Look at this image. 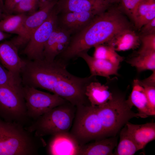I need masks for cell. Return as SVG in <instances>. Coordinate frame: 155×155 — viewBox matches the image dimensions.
<instances>
[{"instance_id": "obj_1", "label": "cell", "mask_w": 155, "mask_h": 155, "mask_svg": "<svg viewBox=\"0 0 155 155\" xmlns=\"http://www.w3.org/2000/svg\"><path fill=\"white\" fill-rule=\"evenodd\" d=\"M126 18L118 8H112L96 15L72 37L62 55L70 60L93 47L107 42L119 32L130 28Z\"/></svg>"}, {"instance_id": "obj_2", "label": "cell", "mask_w": 155, "mask_h": 155, "mask_svg": "<svg viewBox=\"0 0 155 155\" xmlns=\"http://www.w3.org/2000/svg\"><path fill=\"white\" fill-rule=\"evenodd\" d=\"M67 66L59 59L26 61L21 74L22 83L24 86L52 92L53 89L61 85L65 81Z\"/></svg>"}, {"instance_id": "obj_3", "label": "cell", "mask_w": 155, "mask_h": 155, "mask_svg": "<svg viewBox=\"0 0 155 155\" xmlns=\"http://www.w3.org/2000/svg\"><path fill=\"white\" fill-rule=\"evenodd\" d=\"M76 110V107L68 102L49 110L25 128L36 136L42 137L69 132Z\"/></svg>"}, {"instance_id": "obj_4", "label": "cell", "mask_w": 155, "mask_h": 155, "mask_svg": "<svg viewBox=\"0 0 155 155\" xmlns=\"http://www.w3.org/2000/svg\"><path fill=\"white\" fill-rule=\"evenodd\" d=\"M46 145L42 137L36 135L24 126L9 122L7 131L0 142V155H36Z\"/></svg>"}, {"instance_id": "obj_5", "label": "cell", "mask_w": 155, "mask_h": 155, "mask_svg": "<svg viewBox=\"0 0 155 155\" xmlns=\"http://www.w3.org/2000/svg\"><path fill=\"white\" fill-rule=\"evenodd\" d=\"M96 106L98 116L108 137L115 136L131 119L148 117L133 112L127 100L120 96H113L105 104Z\"/></svg>"}, {"instance_id": "obj_6", "label": "cell", "mask_w": 155, "mask_h": 155, "mask_svg": "<svg viewBox=\"0 0 155 155\" xmlns=\"http://www.w3.org/2000/svg\"><path fill=\"white\" fill-rule=\"evenodd\" d=\"M76 110L70 133L81 146L108 137L98 116L96 106L81 105Z\"/></svg>"}, {"instance_id": "obj_7", "label": "cell", "mask_w": 155, "mask_h": 155, "mask_svg": "<svg viewBox=\"0 0 155 155\" xmlns=\"http://www.w3.org/2000/svg\"><path fill=\"white\" fill-rule=\"evenodd\" d=\"M23 86H0V117L9 122H16L24 126L31 119L23 92Z\"/></svg>"}, {"instance_id": "obj_8", "label": "cell", "mask_w": 155, "mask_h": 155, "mask_svg": "<svg viewBox=\"0 0 155 155\" xmlns=\"http://www.w3.org/2000/svg\"><path fill=\"white\" fill-rule=\"evenodd\" d=\"M22 89L28 115L33 120L53 108L68 102L55 94L32 87L24 86Z\"/></svg>"}, {"instance_id": "obj_9", "label": "cell", "mask_w": 155, "mask_h": 155, "mask_svg": "<svg viewBox=\"0 0 155 155\" xmlns=\"http://www.w3.org/2000/svg\"><path fill=\"white\" fill-rule=\"evenodd\" d=\"M58 14L55 6L48 19L31 35L23 51L29 60L43 59L45 45L58 25Z\"/></svg>"}, {"instance_id": "obj_10", "label": "cell", "mask_w": 155, "mask_h": 155, "mask_svg": "<svg viewBox=\"0 0 155 155\" xmlns=\"http://www.w3.org/2000/svg\"><path fill=\"white\" fill-rule=\"evenodd\" d=\"M57 2H50L27 16L19 34L11 40L18 49L26 44L34 32L48 19Z\"/></svg>"}, {"instance_id": "obj_11", "label": "cell", "mask_w": 155, "mask_h": 155, "mask_svg": "<svg viewBox=\"0 0 155 155\" xmlns=\"http://www.w3.org/2000/svg\"><path fill=\"white\" fill-rule=\"evenodd\" d=\"M71 34L58 24L54 30L44 48L43 59L48 61L54 60L63 52L69 43Z\"/></svg>"}, {"instance_id": "obj_12", "label": "cell", "mask_w": 155, "mask_h": 155, "mask_svg": "<svg viewBox=\"0 0 155 155\" xmlns=\"http://www.w3.org/2000/svg\"><path fill=\"white\" fill-rule=\"evenodd\" d=\"M110 5L101 0H60L55 8L59 12H90L99 14L106 11Z\"/></svg>"}, {"instance_id": "obj_13", "label": "cell", "mask_w": 155, "mask_h": 155, "mask_svg": "<svg viewBox=\"0 0 155 155\" xmlns=\"http://www.w3.org/2000/svg\"><path fill=\"white\" fill-rule=\"evenodd\" d=\"M18 49L11 40L0 43V63L15 76L21 78L26 61L19 56Z\"/></svg>"}, {"instance_id": "obj_14", "label": "cell", "mask_w": 155, "mask_h": 155, "mask_svg": "<svg viewBox=\"0 0 155 155\" xmlns=\"http://www.w3.org/2000/svg\"><path fill=\"white\" fill-rule=\"evenodd\" d=\"M80 146L69 132L52 135L48 152L52 155H79Z\"/></svg>"}, {"instance_id": "obj_15", "label": "cell", "mask_w": 155, "mask_h": 155, "mask_svg": "<svg viewBox=\"0 0 155 155\" xmlns=\"http://www.w3.org/2000/svg\"><path fill=\"white\" fill-rule=\"evenodd\" d=\"M97 15L90 12L63 13L59 18L58 17V24L71 34L76 33L86 26Z\"/></svg>"}, {"instance_id": "obj_16", "label": "cell", "mask_w": 155, "mask_h": 155, "mask_svg": "<svg viewBox=\"0 0 155 155\" xmlns=\"http://www.w3.org/2000/svg\"><path fill=\"white\" fill-rule=\"evenodd\" d=\"M78 57H81L85 61L92 76H99L108 79L111 75H119L118 71L119 65L108 61L91 56L87 52L80 53Z\"/></svg>"}, {"instance_id": "obj_17", "label": "cell", "mask_w": 155, "mask_h": 155, "mask_svg": "<svg viewBox=\"0 0 155 155\" xmlns=\"http://www.w3.org/2000/svg\"><path fill=\"white\" fill-rule=\"evenodd\" d=\"M127 132L139 150L143 149L155 139V123L135 124L129 122L125 125Z\"/></svg>"}, {"instance_id": "obj_18", "label": "cell", "mask_w": 155, "mask_h": 155, "mask_svg": "<svg viewBox=\"0 0 155 155\" xmlns=\"http://www.w3.org/2000/svg\"><path fill=\"white\" fill-rule=\"evenodd\" d=\"M117 138L112 136L80 146L79 155H112L117 146Z\"/></svg>"}, {"instance_id": "obj_19", "label": "cell", "mask_w": 155, "mask_h": 155, "mask_svg": "<svg viewBox=\"0 0 155 155\" xmlns=\"http://www.w3.org/2000/svg\"><path fill=\"white\" fill-rule=\"evenodd\" d=\"M106 43L117 52L135 49L140 45V36L130 28L119 32Z\"/></svg>"}, {"instance_id": "obj_20", "label": "cell", "mask_w": 155, "mask_h": 155, "mask_svg": "<svg viewBox=\"0 0 155 155\" xmlns=\"http://www.w3.org/2000/svg\"><path fill=\"white\" fill-rule=\"evenodd\" d=\"M90 104L92 106L103 105L111 100L113 96L108 86L102 84L96 80L90 82L85 92Z\"/></svg>"}, {"instance_id": "obj_21", "label": "cell", "mask_w": 155, "mask_h": 155, "mask_svg": "<svg viewBox=\"0 0 155 155\" xmlns=\"http://www.w3.org/2000/svg\"><path fill=\"white\" fill-rule=\"evenodd\" d=\"M127 100L131 107H136L139 113L152 116L144 90L139 80H133L132 91Z\"/></svg>"}, {"instance_id": "obj_22", "label": "cell", "mask_w": 155, "mask_h": 155, "mask_svg": "<svg viewBox=\"0 0 155 155\" xmlns=\"http://www.w3.org/2000/svg\"><path fill=\"white\" fill-rule=\"evenodd\" d=\"M155 18V0H141L135 10L133 21L135 26L140 29Z\"/></svg>"}, {"instance_id": "obj_23", "label": "cell", "mask_w": 155, "mask_h": 155, "mask_svg": "<svg viewBox=\"0 0 155 155\" xmlns=\"http://www.w3.org/2000/svg\"><path fill=\"white\" fill-rule=\"evenodd\" d=\"M5 15L0 20V30L7 33L15 34L18 35L27 16L25 13Z\"/></svg>"}, {"instance_id": "obj_24", "label": "cell", "mask_w": 155, "mask_h": 155, "mask_svg": "<svg viewBox=\"0 0 155 155\" xmlns=\"http://www.w3.org/2000/svg\"><path fill=\"white\" fill-rule=\"evenodd\" d=\"M120 131L119 142L113 155H134L140 150L128 133L125 125Z\"/></svg>"}, {"instance_id": "obj_25", "label": "cell", "mask_w": 155, "mask_h": 155, "mask_svg": "<svg viewBox=\"0 0 155 155\" xmlns=\"http://www.w3.org/2000/svg\"><path fill=\"white\" fill-rule=\"evenodd\" d=\"M139 72L146 70H155V52L137 55L127 61Z\"/></svg>"}, {"instance_id": "obj_26", "label": "cell", "mask_w": 155, "mask_h": 155, "mask_svg": "<svg viewBox=\"0 0 155 155\" xmlns=\"http://www.w3.org/2000/svg\"><path fill=\"white\" fill-rule=\"evenodd\" d=\"M102 44L97 45L94 47L93 57L95 58L108 61L119 65L124 59V57L118 54L111 46Z\"/></svg>"}, {"instance_id": "obj_27", "label": "cell", "mask_w": 155, "mask_h": 155, "mask_svg": "<svg viewBox=\"0 0 155 155\" xmlns=\"http://www.w3.org/2000/svg\"><path fill=\"white\" fill-rule=\"evenodd\" d=\"M39 0H22L15 6L13 13L16 14L30 13L31 14L39 8Z\"/></svg>"}, {"instance_id": "obj_28", "label": "cell", "mask_w": 155, "mask_h": 155, "mask_svg": "<svg viewBox=\"0 0 155 155\" xmlns=\"http://www.w3.org/2000/svg\"><path fill=\"white\" fill-rule=\"evenodd\" d=\"M140 36L141 46L137 52V55L155 52V34Z\"/></svg>"}, {"instance_id": "obj_29", "label": "cell", "mask_w": 155, "mask_h": 155, "mask_svg": "<svg viewBox=\"0 0 155 155\" xmlns=\"http://www.w3.org/2000/svg\"><path fill=\"white\" fill-rule=\"evenodd\" d=\"M141 0H119L118 8L133 20L137 7Z\"/></svg>"}, {"instance_id": "obj_30", "label": "cell", "mask_w": 155, "mask_h": 155, "mask_svg": "<svg viewBox=\"0 0 155 155\" xmlns=\"http://www.w3.org/2000/svg\"><path fill=\"white\" fill-rule=\"evenodd\" d=\"M140 83L144 90L152 116H155V86L147 85Z\"/></svg>"}, {"instance_id": "obj_31", "label": "cell", "mask_w": 155, "mask_h": 155, "mask_svg": "<svg viewBox=\"0 0 155 155\" xmlns=\"http://www.w3.org/2000/svg\"><path fill=\"white\" fill-rule=\"evenodd\" d=\"M12 78L11 73L0 63V86L8 84L11 82Z\"/></svg>"}, {"instance_id": "obj_32", "label": "cell", "mask_w": 155, "mask_h": 155, "mask_svg": "<svg viewBox=\"0 0 155 155\" xmlns=\"http://www.w3.org/2000/svg\"><path fill=\"white\" fill-rule=\"evenodd\" d=\"M140 29L141 36L155 34V18L146 23Z\"/></svg>"}, {"instance_id": "obj_33", "label": "cell", "mask_w": 155, "mask_h": 155, "mask_svg": "<svg viewBox=\"0 0 155 155\" xmlns=\"http://www.w3.org/2000/svg\"><path fill=\"white\" fill-rule=\"evenodd\" d=\"M22 0H5L4 8L5 14H11L17 5Z\"/></svg>"}, {"instance_id": "obj_34", "label": "cell", "mask_w": 155, "mask_h": 155, "mask_svg": "<svg viewBox=\"0 0 155 155\" xmlns=\"http://www.w3.org/2000/svg\"><path fill=\"white\" fill-rule=\"evenodd\" d=\"M9 122L2 120L0 118V142L4 138L8 128Z\"/></svg>"}, {"instance_id": "obj_35", "label": "cell", "mask_w": 155, "mask_h": 155, "mask_svg": "<svg viewBox=\"0 0 155 155\" xmlns=\"http://www.w3.org/2000/svg\"><path fill=\"white\" fill-rule=\"evenodd\" d=\"M152 74L148 78L140 80V83L147 85L155 86V70L152 71Z\"/></svg>"}, {"instance_id": "obj_36", "label": "cell", "mask_w": 155, "mask_h": 155, "mask_svg": "<svg viewBox=\"0 0 155 155\" xmlns=\"http://www.w3.org/2000/svg\"><path fill=\"white\" fill-rule=\"evenodd\" d=\"M10 36L9 34L4 32L0 30V41L9 38Z\"/></svg>"}, {"instance_id": "obj_37", "label": "cell", "mask_w": 155, "mask_h": 155, "mask_svg": "<svg viewBox=\"0 0 155 155\" xmlns=\"http://www.w3.org/2000/svg\"><path fill=\"white\" fill-rule=\"evenodd\" d=\"M55 0H39V7H42L50 2Z\"/></svg>"}, {"instance_id": "obj_38", "label": "cell", "mask_w": 155, "mask_h": 155, "mask_svg": "<svg viewBox=\"0 0 155 155\" xmlns=\"http://www.w3.org/2000/svg\"><path fill=\"white\" fill-rule=\"evenodd\" d=\"M105 2L110 5L113 3H118L119 0H101Z\"/></svg>"}, {"instance_id": "obj_39", "label": "cell", "mask_w": 155, "mask_h": 155, "mask_svg": "<svg viewBox=\"0 0 155 155\" xmlns=\"http://www.w3.org/2000/svg\"><path fill=\"white\" fill-rule=\"evenodd\" d=\"M0 9L2 12H4V1L3 0H0Z\"/></svg>"}, {"instance_id": "obj_40", "label": "cell", "mask_w": 155, "mask_h": 155, "mask_svg": "<svg viewBox=\"0 0 155 155\" xmlns=\"http://www.w3.org/2000/svg\"><path fill=\"white\" fill-rule=\"evenodd\" d=\"M2 11L1 10V9H0V19L1 18V17L2 16Z\"/></svg>"}]
</instances>
